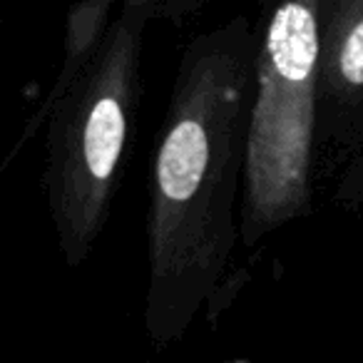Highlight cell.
<instances>
[{
  "label": "cell",
  "instance_id": "4",
  "mask_svg": "<svg viewBox=\"0 0 363 363\" xmlns=\"http://www.w3.org/2000/svg\"><path fill=\"white\" fill-rule=\"evenodd\" d=\"M316 140L348 157L363 145V0H321Z\"/></svg>",
  "mask_w": 363,
  "mask_h": 363
},
{
  "label": "cell",
  "instance_id": "2",
  "mask_svg": "<svg viewBox=\"0 0 363 363\" xmlns=\"http://www.w3.org/2000/svg\"><path fill=\"white\" fill-rule=\"evenodd\" d=\"M157 0H122L100 48L48 112L45 194L57 249L82 267L105 232L142 95V52Z\"/></svg>",
  "mask_w": 363,
  "mask_h": 363
},
{
  "label": "cell",
  "instance_id": "5",
  "mask_svg": "<svg viewBox=\"0 0 363 363\" xmlns=\"http://www.w3.org/2000/svg\"><path fill=\"white\" fill-rule=\"evenodd\" d=\"M122 0H80L77 6H72L70 18H67V30H65V48H62V65L57 72L55 82H52L50 92L45 95L43 105L30 117L28 127L21 135V145L26 147L28 140L35 135L40 127H45L48 112L52 110L62 92L70 87V82L82 72V67L90 62L95 50L100 48L105 33L110 30L112 18L120 11Z\"/></svg>",
  "mask_w": 363,
  "mask_h": 363
},
{
  "label": "cell",
  "instance_id": "7",
  "mask_svg": "<svg viewBox=\"0 0 363 363\" xmlns=\"http://www.w3.org/2000/svg\"><path fill=\"white\" fill-rule=\"evenodd\" d=\"M209 3L212 0H157V21L179 26V23L207 11Z\"/></svg>",
  "mask_w": 363,
  "mask_h": 363
},
{
  "label": "cell",
  "instance_id": "3",
  "mask_svg": "<svg viewBox=\"0 0 363 363\" xmlns=\"http://www.w3.org/2000/svg\"><path fill=\"white\" fill-rule=\"evenodd\" d=\"M249 112L242 244L311 214L321 72V0H264Z\"/></svg>",
  "mask_w": 363,
  "mask_h": 363
},
{
  "label": "cell",
  "instance_id": "6",
  "mask_svg": "<svg viewBox=\"0 0 363 363\" xmlns=\"http://www.w3.org/2000/svg\"><path fill=\"white\" fill-rule=\"evenodd\" d=\"M336 199L341 204H361L363 202V145L348 157V167L341 177ZM358 363H363V353H361V361Z\"/></svg>",
  "mask_w": 363,
  "mask_h": 363
},
{
  "label": "cell",
  "instance_id": "1",
  "mask_svg": "<svg viewBox=\"0 0 363 363\" xmlns=\"http://www.w3.org/2000/svg\"><path fill=\"white\" fill-rule=\"evenodd\" d=\"M254 60L257 26L237 16L194 35L177 62L147 212L145 331L157 348L182 341L217 303L242 244Z\"/></svg>",
  "mask_w": 363,
  "mask_h": 363
}]
</instances>
